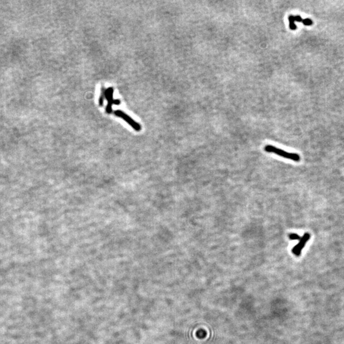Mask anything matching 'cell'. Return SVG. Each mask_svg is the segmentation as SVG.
I'll return each instance as SVG.
<instances>
[{"mask_svg": "<svg viewBox=\"0 0 344 344\" xmlns=\"http://www.w3.org/2000/svg\"><path fill=\"white\" fill-rule=\"evenodd\" d=\"M265 150L267 153H274L278 156H280L283 158L291 159L292 161H294L296 162H298L300 161V156L298 154L292 153H288L284 150L280 149L279 148H277L276 147L273 145H266L265 147Z\"/></svg>", "mask_w": 344, "mask_h": 344, "instance_id": "1", "label": "cell"}, {"mask_svg": "<svg viewBox=\"0 0 344 344\" xmlns=\"http://www.w3.org/2000/svg\"><path fill=\"white\" fill-rule=\"evenodd\" d=\"M114 115L117 116V117H119L121 119H123L124 120H125L126 122L129 125H130L136 131H138H138H141V125L139 124L137 122H136V121L134 120L132 118L130 117L129 115L124 113L123 111L119 110H115L114 112Z\"/></svg>", "mask_w": 344, "mask_h": 344, "instance_id": "2", "label": "cell"}, {"mask_svg": "<svg viewBox=\"0 0 344 344\" xmlns=\"http://www.w3.org/2000/svg\"><path fill=\"white\" fill-rule=\"evenodd\" d=\"M288 21H289V28L291 30H293V31H294V30H296L297 28L296 24L295 23V22H301L304 25H305V26H312V25L313 24V21H312V19H308V18L303 19L301 18V17L300 16H298V15H297V16H292V15H290V16H289V17H288Z\"/></svg>", "mask_w": 344, "mask_h": 344, "instance_id": "3", "label": "cell"}, {"mask_svg": "<svg viewBox=\"0 0 344 344\" xmlns=\"http://www.w3.org/2000/svg\"><path fill=\"white\" fill-rule=\"evenodd\" d=\"M310 234L308 233H305L303 235V236L301 238V239L300 240L299 242H298V244L292 248V252L296 256H300L301 255L303 249L305 247L307 242L310 240Z\"/></svg>", "mask_w": 344, "mask_h": 344, "instance_id": "4", "label": "cell"}, {"mask_svg": "<svg viewBox=\"0 0 344 344\" xmlns=\"http://www.w3.org/2000/svg\"><path fill=\"white\" fill-rule=\"evenodd\" d=\"M113 95H114V88L113 87H109L106 90V94H105V98L107 99L108 104L106 107V112L107 114H111L112 112V105L114 104V99H113Z\"/></svg>", "mask_w": 344, "mask_h": 344, "instance_id": "5", "label": "cell"}, {"mask_svg": "<svg viewBox=\"0 0 344 344\" xmlns=\"http://www.w3.org/2000/svg\"><path fill=\"white\" fill-rule=\"evenodd\" d=\"M106 89L103 86L102 87V89H101V94L99 95V105L101 106V107H102L104 103V100L105 98V94H106Z\"/></svg>", "mask_w": 344, "mask_h": 344, "instance_id": "6", "label": "cell"}, {"mask_svg": "<svg viewBox=\"0 0 344 344\" xmlns=\"http://www.w3.org/2000/svg\"><path fill=\"white\" fill-rule=\"evenodd\" d=\"M289 238L291 240H300L301 237L296 233H290L289 235Z\"/></svg>", "mask_w": 344, "mask_h": 344, "instance_id": "7", "label": "cell"}, {"mask_svg": "<svg viewBox=\"0 0 344 344\" xmlns=\"http://www.w3.org/2000/svg\"><path fill=\"white\" fill-rule=\"evenodd\" d=\"M114 104L115 105H120V101L119 99H115L114 100Z\"/></svg>", "mask_w": 344, "mask_h": 344, "instance_id": "8", "label": "cell"}]
</instances>
